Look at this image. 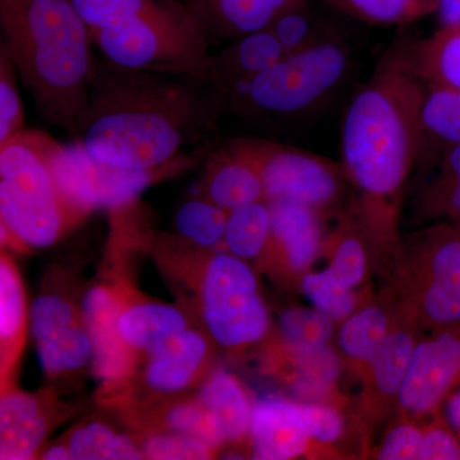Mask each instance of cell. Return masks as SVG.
<instances>
[{
    "label": "cell",
    "instance_id": "6da1fadb",
    "mask_svg": "<svg viewBox=\"0 0 460 460\" xmlns=\"http://www.w3.org/2000/svg\"><path fill=\"white\" fill-rule=\"evenodd\" d=\"M226 113V96L204 78L123 68L102 58L72 138L102 164L156 171L189 163L181 150Z\"/></svg>",
    "mask_w": 460,
    "mask_h": 460
},
{
    "label": "cell",
    "instance_id": "7a4b0ae2",
    "mask_svg": "<svg viewBox=\"0 0 460 460\" xmlns=\"http://www.w3.org/2000/svg\"><path fill=\"white\" fill-rule=\"evenodd\" d=\"M425 90L398 45L356 90L341 123V165L356 190L353 210L372 247L393 257L402 244L398 223L405 184L419 160Z\"/></svg>",
    "mask_w": 460,
    "mask_h": 460
},
{
    "label": "cell",
    "instance_id": "3957f363",
    "mask_svg": "<svg viewBox=\"0 0 460 460\" xmlns=\"http://www.w3.org/2000/svg\"><path fill=\"white\" fill-rule=\"evenodd\" d=\"M0 27L39 114L74 137L95 74L89 27L68 0H0Z\"/></svg>",
    "mask_w": 460,
    "mask_h": 460
},
{
    "label": "cell",
    "instance_id": "277c9868",
    "mask_svg": "<svg viewBox=\"0 0 460 460\" xmlns=\"http://www.w3.org/2000/svg\"><path fill=\"white\" fill-rule=\"evenodd\" d=\"M59 145L35 129H23L0 145L2 233L18 246H53L84 220L58 187L53 160Z\"/></svg>",
    "mask_w": 460,
    "mask_h": 460
},
{
    "label": "cell",
    "instance_id": "5b68a950",
    "mask_svg": "<svg viewBox=\"0 0 460 460\" xmlns=\"http://www.w3.org/2000/svg\"><path fill=\"white\" fill-rule=\"evenodd\" d=\"M352 51L341 39L286 56L233 93L228 113L260 122H287L313 113L349 77Z\"/></svg>",
    "mask_w": 460,
    "mask_h": 460
},
{
    "label": "cell",
    "instance_id": "8992f818",
    "mask_svg": "<svg viewBox=\"0 0 460 460\" xmlns=\"http://www.w3.org/2000/svg\"><path fill=\"white\" fill-rule=\"evenodd\" d=\"M399 308L423 330L460 325V229L440 222L402 241L394 256Z\"/></svg>",
    "mask_w": 460,
    "mask_h": 460
},
{
    "label": "cell",
    "instance_id": "52a82bcc",
    "mask_svg": "<svg viewBox=\"0 0 460 460\" xmlns=\"http://www.w3.org/2000/svg\"><path fill=\"white\" fill-rule=\"evenodd\" d=\"M91 35L102 58L123 68L204 78L211 54L204 30L178 0Z\"/></svg>",
    "mask_w": 460,
    "mask_h": 460
},
{
    "label": "cell",
    "instance_id": "ba28073f",
    "mask_svg": "<svg viewBox=\"0 0 460 460\" xmlns=\"http://www.w3.org/2000/svg\"><path fill=\"white\" fill-rule=\"evenodd\" d=\"M199 296L206 329L220 347L237 349L268 337L270 314L255 271L244 260L229 252L211 256L202 272Z\"/></svg>",
    "mask_w": 460,
    "mask_h": 460
},
{
    "label": "cell",
    "instance_id": "9c48e42d",
    "mask_svg": "<svg viewBox=\"0 0 460 460\" xmlns=\"http://www.w3.org/2000/svg\"><path fill=\"white\" fill-rule=\"evenodd\" d=\"M259 164L266 201L286 199L334 214L348 180L341 163L278 142L244 138Z\"/></svg>",
    "mask_w": 460,
    "mask_h": 460
},
{
    "label": "cell",
    "instance_id": "30bf717a",
    "mask_svg": "<svg viewBox=\"0 0 460 460\" xmlns=\"http://www.w3.org/2000/svg\"><path fill=\"white\" fill-rule=\"evenodd\" d=\"M53 169L66 204L83 219L98 208L118 210L131 205L160 172L164 171H137L102 164L77 144L69 148L59 145Z\"/></svg>",
    "mask_w": 460,
    "mask_h": 460
},
{
    "label": "cell",
    "instance_id": "8fae6325",
    "mask_svg": "<svg viewBox=\"0 0 460 460\" xmlns=\"http://www.w3.org/2000/svg\"><path fill=\"white\" fill-rule=\"evenodd\" d=\"M420 338L395 402L398 419H432L460 387V325Z\"/></svg>",
    "mask_w": 460,
    "mask_h": 460
},
{
    "label": "cell",
    "instance_id": "7c38bea8",
    "mask_svg": "<svg viewBox=\"0 0 460 460\" xmlns=\"http://www.w3.org/2000/svg\"><path fill=\"white\" fill-rule=\"evenodd\" d=\"M30 320L36 353L45 374H71L93 359V341L83 311L63 296L44 295L36 298Z\"/></svg>",
    "mask_w": 460,
    "mask_h": 460
},
{
    "label": "cell",
    "instance_id": "4fadbf2b",
    "mask_svg": "<svg viewBox=\"0 0 460 460\" xmlns=\"http://www.w3.org/2000/svg\"><path fill=\"white\" fill-rule=\"evenodd\" d=\"M422 332L425 330L399 308L394 325L359 378L363 389L358 407L363 422L371 425L395 410L399 390Z\"/></svg>",
    "mask_w": 460,
    "mask_h": 460
},
{
    "label": "cell",
    "instance_id": "5bb4252c",
    "mask_svg": "<svg viewBox=\"0 0 460 460\" xmlns=\"http://www.w3.org/2000/svg\"><path fill=\"white\" fill-rule=\"evenodd\" d=\"M271 211V238L263 259L270 260L290 280L301 281L323 256L325 215L298 202L268 201Z\"/></svg>",
    "mask_w": 460,
    "mask_h": 460
},
{
    "label": "cell",
    "instance_id": "9a60e30c",
    "mask_svg": "<svg viewBox=\"0 0 460 460\" xmlns=\"http://www.w3.org/2000/svg\"><path fill=\"white\" fill-rule=\"evenodd\" d=\"M247 438L252 459L288 460L307 454L314 456L298 401L266 396L253 402Z\"/></svg>",
    "mask_w": 460,
    "mask_h": 460
},
{
    "label": "cell",
    "instance_id": "2e32d148",
    "mask_svg": "<svg viewBox=\"0 0 460 460\" xmlns=\"http://www.w3.org/2000/svg\"><path fill=\"white\" fill-rule=\"evenodd\" d=\"M271 353L275 375L296 401L341 405L337 385L344 361L332 345L296 347L281 341Z\"/></svg>",
    "mask_w": 460,
    "mask_h": 460
},
{
    "label": "cell",
    "instance_id": "e0dca14e",
    "mask_svg": "<svg viewBox=\"0 0 460 460\" xmlns=\"http://www.w3.org/2000/svg\"><path fill=\"white\" fill-rule=\"evenodd\" d=\"M124 304L126 299L119 290L99 286L86 293L81 308L93 341V371L107 383L128 376L136 361V354L124 343L118 328Z\"/></svg>",
    "mask_w": 460,
    "mask_h": 460
},
{
    "label": "cell",
    "instance_id": "ac0fdd59",
    "mask_svg": "<svg viewBox=\"0 0 460 460\" xmlns=\"http://www.w3.org/2000/svg\"><path fill=\"white\" fill-rule=\"evenodd\" d=\"M201 190L202 196L226 211L266 201L261 172L244 138L230 140L211 154Z\"/></svg>",
    "mask_w": 460,
    "mask_h": 460
},
{
    "label": "cell",
    "instance_id": "d6986e66",
    "mask_svg": "<svg viewBox=\"0 0 460 460\" xmlns=\"http://www.w3.org/2000/svg\"><path fill=\"white\" fill-rule=\"evenodd\" d=\"M307 0H184L210 44L232 42L268 29L280 14Z\"/></svg>",
    "mask_w": 460,
    "mask_h": 460
},
{
    "label": "cell",
    "instance_id": "ffe728a7",
    "mask_svg": "<svg viewBox=\"0 0 460 460\" xmlns=\"http://www.w3.org/2000/svg\"><path fill=\"white\" fill-rule=\"evenodd\" d=\"M270 29L248 33L230 42L206 62L204 80L215 84L228 102L233 93L270 69L286 57Z\"/></svg>",
    "mask_w": 460,
    "mask_h": 460
},
{
    "label": "cell",
    "instance_id": "44dd1931",
    "mask_svg": "<svg viewBox=\"0 0 460 460\" xmlns=\"http://www.w3.org/2000/svg\"><path fill=\"white\" fill-rule=\"evenodd\" d=\"M208 341L186 329L147 354L145 384L157 394H178L198 380L208 362Z\"/></svg>",
    "mask_w": 460,
    "mask_h": 460
},
{
    "label": "cell",
    "instance_id": "7402d4cb",
    "mask_svg": "<svg viewBox=\"0 0 460 460\" xmlns=\"http://www.w3.org/2000/svg\"><path fill=\"white\" fill-rule=\"evenodd\" d=\"M49 422L35 395L7 389L0 401V459H32L47 438Z\"/></svg>",
    "mask_w": 460,
    "mask_h": 460
},
{
    "label": "cell",
    "instance_id": "603a6c76",
    "mask_svg": "<svg viewBox=\"0 0 460 460\" xmlns=\"http://www.w3.org/2000/svg\"><path fill=\"white\" fill-rule=\"evenodd\" d=\"M395 299L365 302L339 323L337 341L341 358L361 378L377 348L385 341L398 316Z\"/></svg>",
    "mask_w": 460,
    "mask_h": 460
},
{
    "label": "cell",
    "instance_id": "cb8c5ba5",
    "mask_svg": "<svg viewBox=\"0 0 460 460\" xmlns=\"http://www.w3.org/2000/svg\"><path fill=\"white\" fill-rule=\"evenodd\" d=\"M417 164H435L447 148L460 144V90L426 84L420 108Z\"/></svg>",
    "mask_w": 460,
    "mask_h": 460
},
{
    "label": "cell",
    "instance_id": "d4e9b609",
    "mask_svg": "<svg viewBox=\"0 0 460 460\" xmlns=\"http://www.w3.org/2000/svg\"><path fill=\"white\" fill-rule=\"evenodd\" d=\"M372 247L370 238L363 228L353 208L339 215V222L328 233L323 253L329 259L326 274L332 281L347 289H357L365 283Z\"/></svg>",
    "mask_w": 460,
    "mask_h": 460
},
{
    "label": "cell",
    "instance_id": "484cf974",
    "mask_svg": "<svg viewBox=\"0 0 460 460\" xmlns=\"http://www.w3.org/2000/svg\"><path fill=\"white\" fill-rule=\"evenodd\" d=\"M402 47L408 66L423 83L460 90V23L440 26L429 38Z\"/></svg>",
    "mask_w": 460,
    "mask_h": 460
},
{
    "label": "cell",
    "instance_id": "4316f807",
    "mask_svg": "<svg viewBox=\"0 0 460 460\" xmlns=\"http://www.w3.org/2000/svg\"><path fill=\"white\" fill-rule=\"evenodd\" d=\"M189 326L186 316L172 305L126 302L118 320L120 337L133 353L147 354Z\"/></svg>",
    "mask_w": 460,
    "mask_h": 460
},
{
    "label": "cell",
    "instance_id": "83f0119b",
    "mask_svg": "<svg viewBox=\"0 0 460 460\" xmlns=\"http://www.w3.org/2000/svg\"><path fill=\"white\" fill-rule=\"evenodd\" d=\"M198 398L214 417L226 444L247 438L253 402L237 377L226 371L215 372L199 389Z\"/></svg>",
    "mask_w": 460,
    "mask_h": 460
},
{
    "label": "cell",
    "instance_id": "f1b7e54d",
    "mask_svg": "<svg viewBox=\"0 0 460 460\" xmlns=\"http://www.w3.org/2000/svg\"><path fill=\"white\" fill-rule=\"evenodd\" d=\"M27 305L25 289L16 266L3 253L0 261V345L2 376L16 363L25 339Z\"/></svg>",
    "mask_w": 460,
    "mask_h": 460
},
{
    "label": "cell",
    "instance_id": "f546056e",
    "mask_svg": "<svg viewBox=\"0 0 460 460\" xmlns=\"http://www.w3.org/2000/svg\"><path fill=\"white\" fill-rule=\"evenodd\" d=\"M271 238V211L268 201L253 202L230 210L224 233L226 252L244 261L261 260Z\"/></svg>",
    "mask_w": 460,
    "mask_h": 460
},
{
    "label": "cell",
    "instance_id": "4dcf8cb0",
    "mask_svg": "<svg viewBox=\"0 0 460 460\" xmlns=\"http://www.w3.org/2000/svg\"><path fill=\"white\" fill-rule=\"evenodd\" d=\"M345 16L372 26L408 25L435 14L438 0H325Z\"/></svg>",
    "mask_w": 460,
    "mask_h": 460
},
{
    "label": "cell",
    "instance_id": "1f68e13d",
    "mask_svg": "<svg viewBox=\"0 0 460 460\" xmlns=\"http://www.w3.org/2000/svg\"><path fill=\"white\" fill-rule=\"evenodd\" d=\"M228 213L205 196L189 199L175 214V228L181 238L199 248L223 244Z\"/></svg>",
    "mask_w": 460,
    "mask_h": 460
},
{
    "label": "cell",
    "instance_id": "d6a6232c",
    "mask_svg": "<svg viewBox=\"0 0 460 460\" xmlns=\"http://www.w3.org/2000/svg\"><path fill=\"white\" fill-rule=\"evenodd\" d=\"M308 3L310 0L289 9L268 27L280 42L287 56L338 38Z\"/></svg>",
    "mask_w": 460,
    "mask_h": 460
},
{
    "label": "cell",
    "instance_id": "836d02e7",
    "mask_svg": "<svg viewBox=\"0 0 460 460\" xmlns=\"http://www.w3.org/2000/svg\"><path fill=\"white\" fill-rule=\"evenodd\" d=\"M299 287L314 308L328 314L337 323H343L357 308L367 302L356 289H347L330 279L323 270L305 272L299 281Z\"/></svg>",
    "mask_w": 460,
    "mask_h": 460
},
{
    "label": "cell",
    "instance_id": "e575fe53",
    "mask_svg": "<svg viewBox=\"0 0 460 460\" xmlns=\"http://www.w3.org/2000/svg\"><path fill=\"white\" fill-rule=\"evenodd\" d=\"M281 341L296 347H323L330 344L337 323L317 308L292 307L279 317Z\"/></svg>",
    "mask_w": 460,
    "mask_h": 460
},
{
    "label": "cell",
    "instance_id": "d590c367",
    "mask_svg": "<svg viewBox=\"0 0 460 460\" xmlns=\"http://www.w3.org/2000/svg\"><path fill=\"white\" fill-rule=\"evenodd\" d=\"M166 429L177 434L190 436L217 450L226 445L219 428L208 408L198 396L172 405L164 416Z\"/></svg>",
    "mask_w": 460,
    "mask_h": 460
},
{
    "label": "cell",
    "instance_id": "8d00e7d4",
    "mask_svg": "<svg viewBox=\"0 0 460 460\" xmlns=\"http://www.w3.org/2000/svg\"><path fill=\"white\" fill-rule=\"evenodd\" d=\"M16 66L5 45H0V145L25 129V109Z\"/></svg>",
    "mask_w": 460,
    "mask_h": 460
},
{
    "label": "cell",
    "instance_id": "74e56055",
    "mask_svg": "<svg viewBox=\"0 0 460 460\" xmlns=\"http://www.w3.org/2000/svg\"><path fill=\"white\" fill-rule=\"evenodd\" d=\"M118 432L102 422L81 426L69 436L68 449L74 460H113Z\"/></svg>",
    "mask_w": 460,
    "mask_h": 460
},
{
    "label": "cell",
    "instance_id": "f35d334b",
    "mask_svg": "<svg viewBox=\"0 0 460 460\" xmlns=\"http://www.w3.org/2000/svg\"><path fill=\"white\" fill-rule=\"evenodd\" d=\"M141 447L145 458L155 460L210 459L215 453L202 441L172 431L148 436Z\"/></svg>",
    "mask_w": 460,
    "mask_h": 460
},
{
    "label": "cell",
    "instance_id": "ab89813d",
    "mask_svg": "<svg viewBox=\"0 0 460 460\" xmlns=\"http://www.w3.org/2000/svg\"><path fill=\"white\" fill-rule=\"evenodd\" d=\"M301 408L305 429L317 447H328L343 436L345 420L341 405L301 402Z\"/></svg>",
    "mask_w": 460,
    "mask_h": 460
},
{
    "label": "cell",
    "instance_id": "60d3db41",
    "mask_svg": "<svg viewBox=\"0 0 460 460\" xmlns=\"http://www.w3.org/2000/svg\"><path fill=\"white\" fill-rule=\"evenodd\" d=\"M417 210L422 219H441L460 229V175L440 186H423Z\"/></svg>",
    "mask_w": 460,
    "mask_h": 460
},
{
    "label": "cell",
    "instance_id": "b9f144b4",
    "mask_svg": "<svg viewBox=\"0 0 460 460\" xmlns=\"http://www.w3.org/2000/svg\"><path fill=\"white\" fill-rule=\"evenodd\" d=\"M423 426L419 420L398 419L386 432L375 458L381 460H417L422 443Z\"/></svg>",
    "mask_w": 460,
    "mask_h": 460
},
{
    "label": "cell",
    "instance_id": "7bdbcfd3",
    "mask_svg": "<svg viewBox=\"0 0 460 460\" xmlns=\"http://www.w3.org/2000/svg\"><path fill=\"white\" fill-rule=\"evenodd\" d=\"M417 460H460V440L443 413L423 425L422 443Z\"/></svg>",
    "mask_w": 460,
    "mask_h": 460
},
{
    "label": "cell",
    "instance_id": "ee69618b",
    "mask_svg": "<svg viewBox=\"0 0 460 460\" xmlns=\"http://www.w3.org/2000/svg\"><path fill=\"white\" fill-rule=\"evenodd\" d=\"M435 14L440 26L460 23V0H438Z\"/></svg>",
    "mask_w": 460,
    "mask_h": 460
},
{
    "label": "cell",
    "instance_id": "f6af8a7d",
    "mask_svg": "<svg viewBox=\"0 0 460 460\" xmlns=\"http://www.w3.org/2000/svg\"><path fill=\"white\" fill-rule=\"evenodd\" d=\"M41 459L45 460H66L71 459L68 445H53L49 449L45 450Z\"/></svg>",
    "mask_w": 460,
    "mask_h": 460
}]
</instances>
